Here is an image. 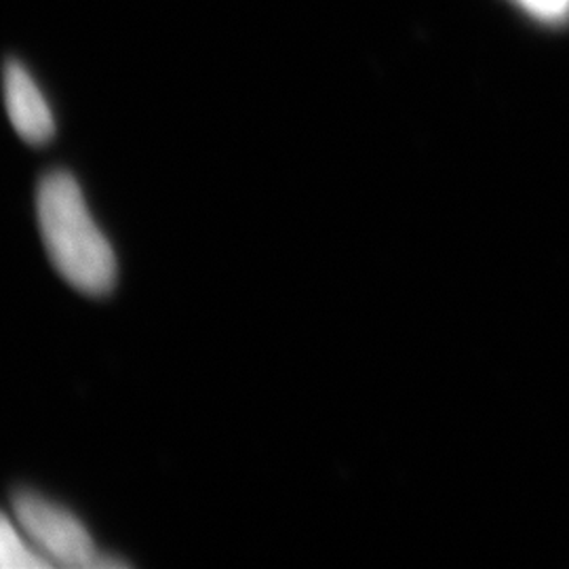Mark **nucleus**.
Wrapping results in <instances>:
<instances>
[{
  "label": "nucleus",
  "instance_id": "f257e3e1",
  "mask_svg": "<svg viewBox=\"0 0 569 569\" xmlns=\"http://www.w3.org/2000/svg\"><path fill=\"white\" fill-rule=\"evenodd\" d=\"M37 213L47 256L63 281L93 298L108 296L117 284V256L91 218L77 178L63 169L44 173Z\"/></svg>",
  "mask_w": 569,
  "mask_h": 569
},
{
  "label": "nucleus",
  "instance_id": "20e7f679",
  "mask_svg": "<svg viewBox=\"0 0 569 569\" xmlns=\"http://www.w3.org/2000/svg\"><path fill=\"white\" fill-rule=\"evenodd\" d=\"M523 13L547 26H561L569 21V0H510Z\"/></svg>",
  "mask_w": 569,
  "mask_h": 569
},
{
  "label": "nucleus",
  "instance_id": "f03ea898",
  "mask_svg": "<svg viewBox=\"0 0 569 569\" xmlns=\"http://www.w3.org/2000/svg\"><path fill=\"white\" fill-rule=\"evenodd\" d=\"M11 507L26 538L51 566L102 568L96 542L77 515L30 489L16 491Z\"/></svg>",
  "mask_w": 569,
  "mask_h": 569
},
{
  "label": "nucleus",
  "instance_id": "7ed1b4c3",
  "mask_svg": "<svg viewBox=\"0 0 569 569\" xmlns=\"http://www.w3.org/2000/svg\"><path fill=\"white\" fill-rule=\"evenodd\" d=\"M4 102L9 119L23 142L32 146L53 140L56 122L41 89L30 79L20 61L4 63Z\"/></svg>",
  "mask_w": 569,
  "mask_h": 569
}]
</instances>
